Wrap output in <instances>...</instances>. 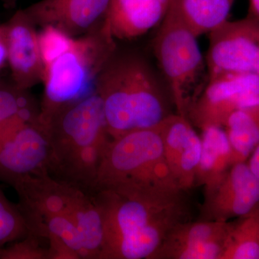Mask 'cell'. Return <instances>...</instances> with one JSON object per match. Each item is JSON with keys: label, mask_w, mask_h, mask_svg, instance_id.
<instances>
[{"label": "cell", "mask_w": 259, "mask_h": 259, "mask_svg": "<svg viewBox=\"0 0 259 259\" xmlns=\"http://www.w3.org/2000/svg\"><path fill=\"white\" fill-rule=\"evenodd\" d=\"M153 56L169 90L177 113L187 114L209 81L197 36L172 10L157 28Z\"/></svg>", "instance_id": "obj_6"}, {"label": "cell", "mask_w": 259, "mask_h": 259, "mask_svg": "<svg viewBox=\"0 0 259 259\" xmlns=\"http://www.w3.org/2000/svg\"><path fill=\"white\" fill-rule=\"evenodd\" d=\"M50 144L49 174L92 193L112 138L96 92L40 115Z\"/></svg>", "instance_id": "obj_3"}, {"label": "cell", "mask_w": 259, "mask_h": 259, "mask_svg": "<svg viewBox=\"0 0 259 259\" xmlns=\"http://www.w3.org/2000/svg\"><path fill=\"white\" fill-rule=\"evenodd\" d=\"M205 56L209 79L228 74L259 76V21L248 13L227 20L208 34Z\"/></svg>", "instance_id": "obj_7"}, {"label": "cell", "mask_w": 259, "mask_h": 259, "mask_svg": "<svg viewBox=\"0 0 259 259\" xmlns=\"http://www.w3.org/2000/svg\"><path fill=\"white\" fill-rule=\"evenodd\" d=\"M247 163L253 175L259 180V144L250 155V158H248V162Z\"/></svg>", "instance_id": "obj_25"}, {"label": "cell", "mask_w": 259, "mask_h": 259, "mask_svg": "<svg viewBox=\"0 0 259 259\" xmlns=\"http://www.w3.org/2000/svg\"><path fill=\"white\" fill-rule=\"evenodd\" d=\"M21 92L0 89V129L33 105V102Z\"/></svg>", "instance_id": "obj_23"}, {"label": "cell", "mask_w": 259, "mask_h": 259, "mask_svg": "<svg viewBox=\"0 0 259 259\" xmlns=\"http://www.w3.org/2000/svg\"><path fill=\"white\" fill-rule=\"evenodd\" d=\"M259 203V180L247 162L232 165L215 184L204 189L202 221L226 222L249 212Z\"/></svg>", "instance_id": "obj_9"}, {"label": "cell", "mask_w": 259, "mask_h": 259, "mask_svg": "<svg viewBox=\"0 0 259 259\" xmlns=\"http://www.w3.org/2000/svg\"><path fill=\"white\" fill-rule=\"evenodd\" d=\"M3 247H0V258H1L2 250H3Z\"/></svg>", "instance_id": "obj_29"}, {"label": "cell", "mask_w": 259, "mask_h": 259, "mask_svg": "<svg viewBox=\"0 0 259 259\" xmlns=\"http://www.w3.org/2000/svg\"><path fill=\"white\" fill-rule=\"evenodd\" d=\"M250 7L248 13L253 15L259 21V0H249Z\"/></svg>", "instance_id": "obj_27"}, {"label": "cell", "mask_w": 259, "mask_h": 259, "mask_svg": "<svg viewBox=\"0 0 259 259\" xmlns=\"http://www.w3.org/2000/svg\"><path fill=\"white\" fill-rule=\"evenodd\" d=\"M109 4L110 0H39L24 10L36 26L79 37L105 22Z\"/></svg>", "instance_id": "obj_11"}, {"label": "cell", "mask_w": 259, "mask_h": 259, "mask_svg": "<svg viewBox=\"0 0 259 259\" xmlns=\"http://www.w3.org/2000/svg\"><path fill=\"white\" fill-rule=\"evenodd\" d=\"M236 0H170L169 9L199 37L229 20Z\"/></svg>", "instance_id": "obj_17"}, {"label": "cell", "mask_w": 259, "mask_h": 259, "mask_svg": "<svg viewBox=\"0 0 259 259\" xmlns=\"http://www.w3.org/2000/svg\"><path fill=\"white\" fill-rule=\"evenodd\" d=\"M48 259H80L79 255L69 248L66 243L57 239L50 238L48 240Z\"/></svg>", "instance_id": "obj_24"}, {"label": "cell", "mask_w": 259, "mask_h": 259, "mask_svg": "<svg viewBox=\"0 0 259 259\" xmlns=\"http://www.w3.org/2000/svg\"><path fill=\"white\" fill-rule=\"evenodd\" d=\"M28 234V227L18 204L12 203L0 189V247Z\"/></svg>", "instance_id": "obj_20"}, {"label": "cell", "mask_w": 259, "mask_h": 259, "mask_svg": "<svg viewBox=\"0 0 259 259\" xmlns=\"http://www.w3.org/2000/svg\"><path fill=\"white\" fill-rule=\"evenodd\" d=\"M202 131V151L195 185H203L205 189L221 180L233 161L231 145L223 127L209 126Z\"/></svg>", "instance_id": "obj_16"}, {"label": "cell", "mask_w": 259, "mask_h": 259, "mask_svg": "<svg viewBox=\"0 0 259 259\" xmlns=\"http://www.w3.org/2000/svg\"><path fill=\"white\" fill-rule=\"evenodd\" d=\"M175 190H182L165 161L159 124L111 139L92 194L112 191L139 194Z\"/></svg>", "instance_id": "obj_4"}, {"label": "cell", "mask_w": 259, "mask_h": 259, "mask_svg": "<svg viewBox=\"0 0 259 259\" xmlns=\"http://www.w3.org/2000/svg\"><path fill=\"white\" fill-rule=\"evenodd\" d=\"M74 37L54 27L41 28L38 40L44 66L69 49Z\"/></svg>", "instance_id": "obj_21"}, {"label": "cell", "mask_w": 259, "mask_h": 259, "mask_svg": "<svg viewBox=\"0 0 259 259\" xmlns=\"http://www.w3.org/2000/svg\"><path fill=\"white\" fill-rule=\"evenodd\" d=\"M184 193L94 192L103 217L100 259H151L170 230L185 221Z\"/></svg>", "instance_id": "obj_2"}, {"label": "cell", "mask_w": 259, "mask_h": 259, "mask_svg": "<svg viewBox=\"0 0 259 259\" xmlns=\"http://www.w3.org/2000/svg\"><path fill=\"white\" fill-rule=\"evenodd\" d=\"M221 259H259V203L231 221Z\"/></svg>", "instance_id": "obj_19"}, {"label": "cell", "mask_w": 259, "mask_h": 259, "mask_svg": "<svg viewBox=\"0 0 259 259\" xmlns=\"http://www.w3.org/2000/svg\"><path fill=\"white\" fill-rule=\"evenodd\" d=\"M35 27L24 10L17 12L3 26L8 60L20 91L42 82L44 78V64Z\"/></svg>", "instance_id": "obj_13"}, {"label": "cell", "mask_w": 259, "mask_h": 259, "mask_svg": "<svg viewBox=\"0 0 259 259\" xmlns=\"http://www.w3.org/2000/svg\"><path fill=\"white\" fill-rule=\"evenodd\" d=\"M231 221H182L167 233L151 259H221Z\"/></svg>", "instance_id": "obj_10"}, {"label": "cell", "mask_w": 259, "mask_h": 259, "mask_svg": "<svg viewBox=\"0 0 259 259\" xmlns=\"http://www.w3.org/2000/svg\"><path fill=\"white\" fill-rule=\"evenodd\" d=\"M95 92L112 139L156 127L174 113L171 94L157 66L134 49L117 47L97 77Z\"/></svg>", "instance_id": "obj_1"}, {"label": "cell", "mask_w": 259, "mask_h": 259, "mask_svg": "<svg viewBox=\"0 0 259 259\" xmlns=\"http://www.w3.org/2000/svg\"><path fill=\"white\" fill-rule=\"evenodd\" d=\"M8 60V49H7L6 40H5L4 28L0 26V68Z\"/></svg>", "instance_id": "obj_26"}, {"label": "cell", "mask_w": 259, "mask_h": 259, "mask_svg": "<svg viewBox=\"0 0 259 259\" xmlns=\"http://www.w3.org/2000/svg\"><path fill=\"white\" fill-rule=\"evenodd\" d=\"M163 156L174 180L186 192L195 186L202 141L185 116L174 112L160 123Z\"/></svg>", "instance_id": "obj_12"}, {"label": "cell", "mask_w": 259, "mask_h": 259, "mask_svg": "<svg viewBox=\"0 0 259 259\" xmlns=\"http://www.w3.org/2000/svg\"><path fill=\"white\" fill-rule=\"evenodd\" d=\"M170 0H110L105 18L116 40H132L158 28Z\"/></svg>", "instance_id": "obj_14"}, {"label": "cell", "mask_w": 259, "mask_h": 259, "mask_svg": "<svg viewBox=\"0 0 259 259\" xmlns=\"http://www.w3.org/2000/svg\"><path fill=\"white\" fill-rule=\"evenodd\" d=\"M117 47L105 20L93 31L75 37L69 49L44 66L41 115L93 93L100 71Z\"/></svg>", "instance_id": "obj_5"}, {"label": "cell", "mask_w": 259, "mask_h": 259, "mask_svg": "<svg viewBox=\"0 0 259 259\" xmlns=\"http://www.w3.org/2000/svg\"><path fill=\"white\" fill-rule=\"evenodd\" d=\"M44 238L28 233L2 250L0 259H48V248L42 246Z\"/></svg>", "instance_id": "obj_22"}, {"label": "cell", "mask_w": 259, "mask_h": 259, "mask_svg": "<svg viewBox=\"0 0 259 259\" xmlns=\"http://www.w3.org/2000/svg\"><path fill=\"white\" fill-rule=\"evenodd\" d=\"M223 128L231 145L233 164L247 162L259 144V107L233 112Z\"/></svg>", "instance_id": "obj_18"}, {"label": "cell", "mask_w": 259, "mask_h": 259, "mask_svg": "<svg viewBox=\"0 0 259 259\" xmlns=\"http://www.w3.org/2000/svg\"><path fill=\"white\" fill-rule=\"evenodd\" d=\"M69 217L79 233L86 259H100L104 240L103 217L93 194L71 185Z\"/></svg>", "instance_id": "obj_15"}, {"label": "cell", "mask_w": 259, "mask_h": 259, "mask_svg": "<svg viewBox=\"0 0 259 259\" xmlns=\"http://www.w3.org/2000/svg\"><path fill=\"white\" fill-rule=\"evenodd\" d=\"M259 107V76L228 74L209 79L204 91L187 114L192 125L200 130L224 127L233 112Z\"/></svg>", "instance_id": "obj_8"}, {"label": "cell", "mask_w": 259, "mask_h": 259, "mask_svg": "<svg viewBox=\"0 0 259 259\" xmlns=\"http://www.w3.org/2000/svg\"><path fill=\"white\" fill-rule=\"evenodd\" d=\"M0 1H1L5 5H6V6L12 8V7L15 6L18 0H0Z\"/></svg>", "instance_id": "obj_28"}]
</instances>
